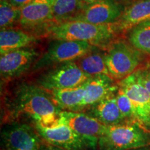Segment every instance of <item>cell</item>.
I'll use <instances>...</instances> for the list:
<instances>
[{
	"label": "cell",
	"mask_w": 150,
	"mask_h": 150,
	"mask_svg": "<svg viewBox=\"0 0 150 150\" xmlns=\"http://www.w3.org/2000/svg\"><path fill=\"white\" fill-rule=\"evenodd\" d=\"M58 123L65 124L79 134L86 136L99 138L108 127L85 112H61ZM56 122V123H57Z\"/></svg>",
	"instance_id": "12"
},
{
	"label": "cell",
	"mask_w": 150,
	"mask_h": 150,
	"mask_svg": "<svg viewBox=\"0 0 150 150\" xmlns=\"http://www.w3.org/2000/svg\"><path fill=\"white\" fill-rule=\"evenodd\" d=\"M53 0H32L21 8L20 24L26 27H33L54 21Z\"/></svg>",
	"instance_id": "15"
},
{
	"label": "cell",
	"mask_w": 150,
	"mask_h": 150,
	"mask_svg": "<svg viewBox=\"0 0 150 150\" xmlns=\"http://www.w3.org/2000/svg\"><path fill=\"white\" fill-rule=\"evenodd\" d=\"M140 83L146 88L150 93V64L144 68L139 69L135 72Z\"/></svg>",
	"instance_id": "24"
},
{
	"label": "cell",
	"mask_w": 150,
	"mask_h": 150,
	"mask_svg": "<svg viewBox=\"0 0 150 150\" xmlns=\"http://www.w3.org/2000/svg\"><path fill=\"white\" fill-rule=\"evenodd\" d=\"M11 4L18 8H22L23 7L29 4L32 1V0H8Z\"/></svg>",
	"instance_id": "25"
},
{
	"label": "cell",
	"mask_w": 150,
	"mask_h": 150,
	"mask_svg": "<svg viewBox=\"0 0 150 150\" xmlns=\"http://www.w3.org/2000/svg\"><path fill=\"white\" fill-rule=\"evenodd\" d=\"M97 49V47L88 42L56 40L50 43L47 51L38 59L32 67V72L46 70L66 62L75 61Z\"/></svg>",
	"instance_id": "5"
},
{
	"label": "cell",
	"mask_w": 150,
	"mask_h": 150,
	"mask_svg": "<svg viewBox=\"0 0 150 150\" xmlns=\"http://www.w3.org/2000/svg\"><path fill=\"white\" fill-rule=\"evenodd\" d=\"M118 31L116 22L95 24L83 21H66L50 27L47 32L55 40L81 41L95 46H104Z\"/></svg>",
	"instance_id": "2"
},
{
	"label": "cell",
	"mask_w": 150,
	"mask_h": 150,
	"mask_svg": "<svg viewBox=\"0 0 150 150\" xmlns=\"http://www.w3.org/2000/svg\"><path fill=\"white\" fill-rule=\"evenodd\" d=\"M44 142L31 124L7 122L1 129V150H39Z\"/></svg>",
	"instance_id": "7"
},
{
	"label": "cell",
	"mask_w": 150,
	"mask_h": 150,
	"mask_svg": "<svg viewBox=\"0 0 150 150\" xmlns=\"http://www.w3.org/2000/svg\"><path fill=\"white\" fill-rule=\"evenodd\" d=\"M150 146V131L137 120L108 127L98 138L97 150H129Z\"/></svg>",
	"instance_id": "3"
},
{
	"label": "cell",
	"mask_w": 150,
	"mask_h": 150,
	"mask_svg": "<svg viewBox=\"0 0 150 150\" xmlns=\"http://www.w3.org/2000/svg\"><path fill=\"white\" fill-rule=\"evenodd\" d=\"M124 7L115 0H99L86 4L76 17L69 21H83L95 24L115 23L124 12Z\"/></svg>",
	"instance_id": "11"
},
{
	"label": "cell",
	"mask_w": 150,
	"mask_h": 150,
	"mask_svg": "<svg viewBox=\"0 0 150 150\" xmlns=\"http://www.w3.org/2000/svg\"><path fill=\"white\" fill-rule=\"evenodd\" d=\"M39 150H65L62 148L56 147V146L50 145V144L46 143V142H43L42 145L40 146V148Z\"/></svg>",
	"instance_id": "26"
},
{
	"label": "cell",
	"mask_w": 150,
	"mask_h": 150,
	"mask_svg": "<svg viewBox=\"0 0 150 150\" xmlns=\"http://www.w3.org/2000/svg\"><path fill=\"white\" fill-rule=\"evenodd\" d=\"M3 122L21 121L50 127L63 111L54 102L50 92L36 83L21 82L3 100Z\"/></svg>",
	"instance_id": "1"
},
{
	"label": "cell",
	"mask_w": 150,
	"mask_h": 150,
	"mask_svg": "<svg viewBox=\"0 0 150 150\" xmlns=\"http://www.w3.org/2000/svg\"><path fill=\"white\" fill-rule=\"evenodd\" d=\"M83 1L86 4H93L96 2V1H98L99 0H83Z\"/></svg>",
	"instance_id": "28"
},
{
	"label": "cell",
	"mask_w": 150,
	"mask_h": 150,
	"mask_svg": "<svg viewBox=\"0 0 150 150\" xmlns=\"http://www.w3.org/2000/svg\"><path fill=\"white\" fill-rule=\"evenodd\" d=\"M129 150H150V147L149 146H147V147L136 148V149H129Z\"/></svg>",
	"instance_id": "29"
},
{
	"label": "cell",
	"mask_w": 150,
	"mask_h": 150,
	"mask_svg": "<svg viewBox=\"0 0 150 150\" xmlns=\"http://www.w3.org/2000/svg\"><path fill=\"white\" fill-rule=\"evenodd\" d=\"M33 126L43 141L65 150H97L98 138L81 135L65 124L56 123L50 127Z\"/></svg>",
	"instance_id": "4"
},
{
	"label": "cell",
	"mask_w": 150,
	"mask_h": 150,
	"mask_svg": "<svg viewBox=\"0 0 150 150\" xmlns=\"http://www.w3.org/2000/svg\"><path fill=\"white\" fill-rule=\"evenodd\" d=\"M90 77L79 67L76 61L54 65L45 70L35 83L46 91L70 88L85 83Z\"/></svg>",
	"instance_id": "6"
},
{
	"label": "cell",
	"mask_w": 150,
	"mask_h": 150,
	"mask_svg": "<svg viewBox=\"0 0 150 150\" xmlns=\"http://www.w3.org/2000/svg\"><path fill=\"white\" fill-rule=\"evenodd\" d=\"M115 1H117V2L120 4H125V3H129L131 2V1H134V0H115Z\"/></svg>",
	"instance_id": "27"
},
{
	"label": "cell",
	"mask_w": 150,
	"mask_h": 150,
	"mask_svg": "<svg viewBox=\"0 0 150 150\" xmlns=\"http://www.w3.org/2000/svg\"><path fill=\"white\" fill-rule=\"evenodd\" d=\"M84 83L70 88L54 90L49 92L54 102L62 110L82 112L85 91Z\"/></svg>",
	"instance_id": "16"
},
{
	"label": "cell",
	"mask_w": 150,
	"mask_h": 150,
	"mask_svg": "<svg viewBox=\"0 0 150 150\" xmlns=\"http://www.w3.org/2000/svg\"><path fill=\"white\" fill-rule=\"evenodd\" d=\"M118 86L129 97L136 112L137 121L150 131V93L137 77L136 73L127 76Z\"/></svg>",
	"instance_id": "9"
},
{
	"label": "cell",
	"mask_w": 150,
	"mask_h": 150,
	"mask_svg": "<svg viewBox=\"0 0 150 150\" xmlns=\"http://www.w3.org/2000/svg\"><path fill=\"white\" fill-rule=\"evenodd\" d=\"M40 57L34 49L25 47L1 55L0 73L1 79L11 80L25 74Z\"/></svg>",
	"instance_id": "10"
},
{
	"label": "cell",
	"mask_w": 150,
	"mask_h": 150,
	"mask_svg": "<svg viewBox=\"0 0 150 150\" xmlns=\"http://www.w3.org/2000/svg\"><path fill=\"white\" fill-rule=\"evenodd\" d=\"M116 101L120 110L127 121L137 120L136 112L131 99L120 88L116 93Z\"/></svg>",
	"instance_id": "23"
},
{
	"label": "cell",
	"mask_w": 150,
	"mask_h": 150,
	"mask_svg": "<svg viewBox=\"0 0 150 150\" xmlns=\"http://www.w3.org/2000/svg\"><path fill=\"white\" fill-rule=\"evenodd\" d=\"M142 58L140 51L124 41H117L106 53V62L109 76L121 81L138 70Z\"/></svg>",
	"instance_id": "8"
},
{
	"label": "cell",
	"mask_w": 150,
	"mask_h": 150,
	"mask_svg": "<svg viewBox=\"0 0 150 150\" xmlns=\"http://www.w3.org/2000/svg\"><path fill=\"white\" fill-rule=\"evenodd\" d=\"M21 8L14 6L8 0H1L0 2V27L1 29H8L17 22L20 23Z\"/></svg>",
	"instance_id": "22"
},
{
	"label": "cell",
	"mask_w": 150,
	"mask_h": 150,
	"mask_svg": "<svg viewBox=\"0 0 150 150\" xmlns=\"http://www.w3.org/2000/svg\"><path fill=\"white\" fill-rule=\"evenodd\" d=\"M97 50L86 54L75 61L82 71L90 76L100 74L109 76L106 62V53L97 51Z\"/></svg>",
	"instance_id": "19"
},
{
	"label": "cell",
	"mask_w": 150,
	"mask_h": 150,
	"mask_svg": "<svg viewBox=\"0 0 150 150\" xmlns=\"http://www.w3.org/2000/svg\"><path fill=\"white\" fill-rule=\"evenodd\" d=\"M84 84L85 91L82 112L90 106L116 93L119 89L118 84H115L113 79L105 74L91 76Z\"/></svg>",
	"instance_id": "13"
},
{
	"label": "cell",
	"mask_w": 150,
	"mask_h": 150,
	"mask_svg": "<svg viewBox=\"0 0 150 150\" xmlns=\"http://www.w3.org/2000/svg\"><path fill=\"white\" fill-rule=\"evenodd\" d=\"M85 5L83 0H53L54 22L59 24L72 20L83 10Z\"/></svg>",
	"instance_id": "20"
},
{
	"label": "cell",
	"mask_w": 150,
	"mask_h": 150,
	"mask_svg": "<svg viewBox=\"0 0 150 150\" xmlns=\"http://www.w3.org/2000/svg\"><path fill=\"white\" fill-rule=\"evenodd\" d=\"M36 41L34 35L29 34L20 29H1L0 32V53L1 55L8 52L28 47Z\"/></svg>",
	"instance_id": "18"
},
{
	"label": "cell",
	"mask_w": 150,
	"mask_h": 150,
	"mask_svg": "<svg viewBox=\"0 0 150 150\" xmlns=\"http://www.w3.org/2000/svg\"><path fill=\"white\" fill-rule=\"evenodd\" d=\"M129 40L131 45L138 51L150 54V20L132 28Z\"/></svg>",
	"instance_id": "21"
},
{
	"label": "cell",
	"mask_w": 150,
	"mask_h": 150,
	"mask_svg": "<svg viewBox=\"0 0 150 150\" xmlns=\"http://www.w3.org/2000/svg\"><path fill=\"white\" fill-rule=\"evenodd\" d=\"M150 20V0H139L123 12L116 22L118 30H127Z\"/></svg>",
	"instance_id": "17"
},
{
	"label": "cell",
	"mask_w": 150,
	"mask_h": 150,
	"mask_svg": "<svg viewBox=\"0 0 150 150\" xmlns=\"http://www.w3.org/2000/svg\"><path fill=\"white\" fill-rule=\"evenodd\" d=\"M83 112L95 117L107 127L114 126L127 122L117 106L116 93L90 106Z\"/></svg>",
	"instance_id": "14"
}]
</instances>
